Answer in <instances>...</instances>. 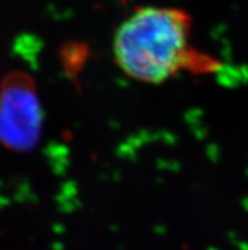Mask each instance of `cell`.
I'll return each instance as SVG.
<instances>
[{
  "mask_svg": "<svg viewBox=\"0 0 248 250\" xmlns=\"http://www.w3.org/2000/svg\"><path fill=\"white\" fill-rule=\"evenodd\" d=\"M190 35L191 17L185 10L137 8L114 35V59L127 76L147 84H161L189 69H214V60L191 47Z\"/></svg>",
  "mask_w": 248,
  "mask_h": 250,
  "instance_id": "obj_1",
  "label": "cell"
},
{
  "mask_svg": "<svg viewBox=\"0 0 248 250\" xmlns=\"http://www.w3.org/2000/svg\"><path fill=\"white\" fill-rule=\"evenodd\" d=\"M43 112L35 80L10 71L0 82V144L8 150L29 151L42 133Z\"/></svg>",
  "mask_w": 248,
  "mask_h": 250,
  "instance_id": "obj_2",
  "label": "cell"
}]
</instances>
